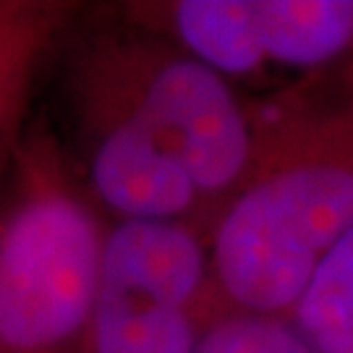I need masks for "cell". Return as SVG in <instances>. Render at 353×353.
<instances>
[{
	"label": "cell",
	"instance_id": "obj_1",
	"mask_svg": "<svg viewBox=\"0 0 353 353\" xmlns=\"http://www.w3.org/2000/svg\"><path fill=\"white\" fill-rule=\"evenodd\" d=\"M87 52L76 113L89 186L121 220L186 223L252 170V121L225 76L150 39Z\"/></svg>",
	"mask_w": 353,
	"mask_h": 353
},
{
	"label": "cell",
	"instance_id": "obj_2",
	"mask_svg": "<svg viewBox=\"0 0 353 353\" xmlns=\"http://www.w3.org/2000/svg\"><path fill=\"white\" fill-rule=\"evenodd\" d=\"M353 228V157L299 147L254 173L212 233L210 272L241 314L288 316Z\"/></svg>",
	"mask_w": 353,
	"mask_h": 353
},
{
	"label": "cell",
	"instance_id": "obj_3",
	"mask_svg": "<svg viewBox=\"0 0 353 353\" xmlns=\"http://www.w3.org/2000/svg\"><path fill=\"white\" fill-rule=\"evenodd\" d=\"M105 236L50 139L21 152L0 214V353L87 345Z\"/></svg>",
	"mask_w": 353,
	"mask_h": 353
},
{
	"label": "cell",
	"instance_id": "obj_4",
	"mask_svg": "<svg viewBox=\"0 0 353 353\" xmlns=\"http://www.w3.org/2000/svg\"><path fill=\"white\" fill-rule=\"evenodd\" d=\"M210 256L189 223L121 220L105 233L87 353H194Z\"/></svg>",
	"mask_w": 353,
	"mask_h": 353
},
{
	"label": "cell",
	"instance_id": "obj_5",
	"mask_svg": "<svg viewBox=\"0 0 353 353\" xmlns=\"http://www.w3.org/2000/svg\"><path fill=\"white\" fill-rule=\"evenodd\" d=\"M163 16L181 50L220 76H249L267 63L256 0H181Z\"/></svg>",
	"mask_w": 353,
	"mask_h": 353
},
{
	"label": "cell",
	"instance_id": "obj_6",
	"mask_svg": "<svg viewBox=\"0 0 353 353\" xmlns=\"http://www.w3.org/2000/svg\"><path fill=\"white\" fill-rule=\"evenodd\" d=\"M267 63L312 68L353 42V0H256Z\"/></svg>",
	"mask_w": 353,
	"mask_h": 353
},
{
	"label": "cell",
	"instance_id": "obj_7",
	"mask_svg": "<svg viewBox=\"0 0 353 353\" xmlns=\"http://www.w3.org/2000/svg\"><path fill=\"white\" fill-rule=\"evenodd\" d=\"M288 319L314 353H353V228L316 267Z\"/></svg>",
	"mask_w": 353,
	"mask_h": 353
},
{
	"label": "cell",
	"instance_id": "obj_8",
	"mask_svg": "<svg viewBox=\"0 0 353 353\" xmlns=\"http://www.w3.org/2000/svg\"><path fill=\"white\" fill-rule=\"evenodd\" d=\"M50 29L52 13L45 6L0 3V154L16 137L34 63Z\"/></svg>",
	"mask_w": 353,
	"mask_h": 353
},
{
	"label": "cell",
	"instance_id": "obj_9",
	"mask_svg": "<svg viewBox=\"0 0 353 353\" xmlns=\"http://www.w3.org/2000/svg\"><path fill=\"white\" fill-rule=\"evenodd\" d=\"M194 353H314L288 316L236 314L207 325Z\"/></svg>",
	"mask_w": 353,
	"mask_h": 353
}]
</instances>
